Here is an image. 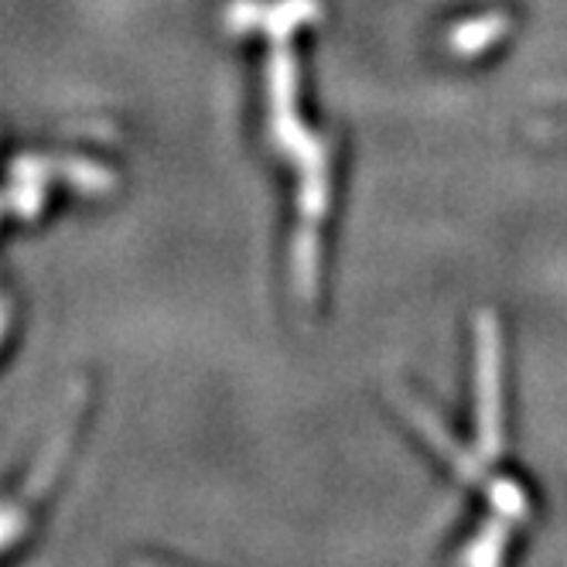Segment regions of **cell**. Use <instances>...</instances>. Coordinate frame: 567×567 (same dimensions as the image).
Wrapping results in <instances>:
<instances>
[{"label":"cell","instance_id":"1","mask_svg":"<svg viewBox=\"0 0 567 567\" xmlns=\"http://www.w3.org/2000/svg\"><path fill=\"white\" fill-rule=\"evenodd\" d=\"M499 326L489 311L475 315V434L485 458L503 455V370Z\"/></svg>","mask_w":567,"mask_h":567},{"label":"cell","instance_id":"3","mask_svg":"<svg viewBox=\"0 0 567 567\" xmlns=\"http://www.w3.org/2000/svg\"><path fill=\"white\" fill-rule=\"evenodd\" d=\"M506 540H509V519H493L482 534H475V540L465 547L462 554V567H503V554H506Z\"/></svg>","mask_w":567,"mask_h":567},{"label":"cell","instance_id":"4","mask_svg":"<svg viewBox=\"0 0 567 567\" xmlns=\"http://www.w3.org/2000/svg\"><path fill=\"white\" fill-rule=\"evenodd\" d=\"M503 18L499 14H493V18H485V21H472V24H465V28H458L455 31V52H462V55H472V52H478V49H485L493 42V38L503 31Z\"/></svg>","mask_w":567,"mask_h":567},{"label":"cell","instance_id":"2","mask_svg":"<svg viewBox=\"0 0 567 567\" xmlns=\"http://www.w3.org/2000/svg\"><path fill=\"white\" fill-rule=\"evenodd\" d=\"M400 400H403V411H408V414H411V421L417 424V431H421V434H427V437L434 441V449H437L444 458H449V465H452L465 482H478V478H482V465H478L465 449H458V441H455V437H449V431L441 427V421L424 408V403H421V400H414L411 393H400Z\"/></svg>","mask_w":567,"mask_h":567}]
</instances>
